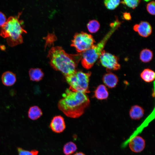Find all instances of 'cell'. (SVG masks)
I'll list each match as a JSON object with an SVG mask.
<instances>
[{
    "label": "cell",
    "mask_w": 155,
    "mask_h": 155,
    "mask_svg": "<svg viewBox=\"0 0 155 155\" xmlns=\"http://www.w3.org/2000/svg\"><path fill=\"white\" fill-rule=\"evenodd\" d=\"M58 102L59 109L67 117L77 118L84 113L90 104L86 94L67 89Z\"/></svg>",
    "instance_id": "1"
},
{
    "label": "cell",
    "mask_w": 155,
    "mask_h": 155,
    "mask_svg": "<svg viewBox=\"0 0 155 155\" xmlns=\"http://www.w3.org/2000/svg\"><path fill=\"white\" fill-rule=\"evenodd\" d=\"M47 57L52 67L61 71L65 76L74 73L79 61L81 53L69 54L59 46H53L49 50Z\"/></svg>",
    "instance_id": "2"
},
{
    "label": "cell",
    "mask_w": 155,
    "mask_h": 155,
    "mask_svg": "<svg viewBox=\"0 0 155 155\" xmlns=\"http://www.w3.org/2000/svg\"><path fill=\"white\" fill-rule=\"evenodd\" d=\"M21 14L19 13L17 16L9 17L1 29L0 35L6 38L7 44L11 47L22 43V35L27 33L23 28V21L19 19Z\"/></svg>",
    "instance_id": "3"
},
{
    "label": "cell",
    "mask_w": 155,
    "mask_h": 155,
    "mask_svg": "<svg viewBox=\"0 0 155 155\" xmlns=\"http://www.w3.org/2000/svg\"><path fill=\"white\" fill-rule=\"evenodd\" d=\"M121 22L117 18L110 24L111 28L102 39L96 44H94L90 48L82 53L81 63L86 69L91 68L99 58L108 40L114 32L119 28Z\"/></svg>",
    "instance_id": "4"
},
{
    "label": "cell",
    "mask_w": 155,
    "mask_h": 155,
    "mask_svg": "<svg viewBox=\"0 0 155 155\" xmlns=\"http://www.w3.org/2000/svg\"><path fill=\"white\" fill-rule=\"evenodd\" d=\"M91 73L76 71L73 74L65 76L66 80L70 86L69 89L76 92L86 94L89 92V83Z\"/></svg>",
    "instance_id": "5"
},
{
    "label": "cell",
    "mask_w": 155,
    "mask_h": 155,
    "mask_svg": "<svg viewBox=\"0 0 155 155\" xmlns=\"http://www.w3.org/2000/svg\"><path fill=\"white\" fill-rule=\"evenodd\" d=\"M95 42L91 34L81 31L75 34L71 46L75 47L79 53H82L90 48Z\"/></svg>",
    "instance_id": "6"
},
{
    "label": "cell",
    "mask_w": 155,
    "mask_h": 155,
    "mask_svg": "<svg viewBox=\"0 0 155 155\" xmlns=\"http://www.w3.org/2000/svg\"><path fill=\"white\" fill-rule=\"evenodd\" d=\"M99 58L101 64L107 70H117L120 69L121 65L118 58L115 55L103 50Z\"/></svg>",
    "instance_id": "7"
},
{
    "label": "cell",
    "mask_w": 155,
    "mask_h": 155,
    "mask_svg": "<svg viewBox=\"0 0 155 155\" xmlns=\"http://www.w3.org/2000/svg\"><path fill=\"white\" fill-rule=\"evenodd\" d=\"M146 146L145 140L141 136L135 135L131 138L129 142V146L133 152L138 153L142 151Z\"/></svg>",
    "instance_id": "8"
},
{
    "label": "cell",
    "mask_w": 155,
    "mask_h": 155,
    "mask_svg": "<svg viewBox=\"0 0 155 155\" xmlns=\"http://www.w3.org/2000/svg\"><path fill=\"white\" fill-rule=\"evenodd\" d=\"M49 126L52 131L56 133L63 132L66 127L64 118L60 115H56L53 117Z\"/></svg>",
    "instance_id": "9"
},
{
    "label": "cell",
    "mask_w": 155,
    "mask_h": 155,
    "mask_svg": "<svg viewBox=\"0 0 155 155\" xmlns=\"http://www.w3.org/2000/svg\"><path fill=\"white\" fill-rule=\"evenodd\" d=\"M133 30L137 32L140 36L147 37L152 32V27L150 24L146 21H141L139 24L135 25Z\"/></svg>",
    "instance_id": "10"
},
{
    "label": "cell",
    "mask_w": 155,
    "mask_h": 155,
    "mask_svg": "<svg viewBox=\"0 0 155 155\" xmlns=\"http://www.w3.org/2000/svg\"><path fill=\"white\" fill-rule=\"evenodd\" d=\"M102 80L104 84L110 88L115 87L119 81L117 76L111 72L105 74L102 77Z\"/></svg>",
    "instance_id": "11"
},
{
    "label": "cell",
    "mask_w": 155,
    "mask_h": 155,
    "mask_svg": "<svg viewBox=\"0 0 155 155\" xmlns=\"http://www.w3.org/2000/svg\"><path fill=\"white\" fill-rule=\"evenodd\" d=\"M3 84L6 86H11L13 85L16 80L15 74L13 72L7 71L4 72L1 77Z\"/></svg>",
    "instance_id": "12"
},
{
    "label": "cell",
    "mask_w": 155,
    "mask_h": 155,
    "mask_svg": "<svg viewBox=\"0 0 155 155\" xmlns=\"http://www.w3.org/2000/svg\"><path fill=\"white\" fill-rule=\"evenodd\" d=\"M144 112V110L142 107L137 105H134L131 107L129 115L131 119L139 120L143 117Z\"/></svg>",
    "instance_id": "13"
},
{
    "label": "cell",
    "mask_w": 155,
    "mask_h": 155,
    "mask_svg": "<svg viewBox=\"0 0 155 155\" xmlns=\"http://www.w3.org/2000/svg\"><path fill=\"white\" fill-rule=\"evenodd\" d=\"M108 94L106 86L103 84H100L95 89L94 96L98 100H102L107 99Z\"/></svg>",
    "instance_id": "14"
},
{
    "label": "cell",
    "mask_w": 155,
    "mask_h": 155,
    "mask_svg": "<svg viewBox=\"0 0 155 155\" xmlns=\"http://www.w3.org/2000/svg\"><path fill=\"white\" fill-rule=\"evenodd\" d=\"M29 75L31 80L38 82L42 79L44 74L40 68H31L29 71Z\"/></svg>",
    "instance_id": "15"
},
{
    "label": "cell",
    "mask_w": 155,
    "mask_h": 155,
    "mask_svg": "<svg viewBox=\"0 0 155 155\" xmlns=\"http://www.w3.org/2000/svg\"><path fill=\"white\" fill-rule=\"evenodd\" d=\"M42 115L41 109L37 106L30 107L28 112V116L31 119L34 120L38 119Z\"/></svg>",
    "instance_id": "16"
},
{
    "label": "cell",
    "mask_w": 155,
    "mask_h": 155,
    "mask_svg": "<svg viewBox=\"0 0 155 155\" xmlns=\"http://www.w3.org/2000/svg\"><path fill=\"white\" fill-rule=\"evenodd\" d=\"M142 79L145 82H150L153 81L155 78V72L152 70L146 68L144 69L140 75Z\"/></svg>",
    "instance_id": "17"
},
{
    "label": "cell",
    "mask_w": 155,
    "mask_h": 155,
    "mask_svg": "<svg viewBox=\"0 0 155 155\" xmlns=\"http://www.w3.org/2000/svg\"><path fill=\"white\" fill-rule=\"evenodd\" d=\"M77 150L76 144L71 141L65 143L63 148V153L65 155H71L74 153Z\"/></svg>",
    "instance_id": "18"
},
{
    "label": "cell",
    "mask_w": 155,
    "mask_h": 155,
    "mask_svg": "<svg viewBox=\"0 0 155 155\" xmlns=\"http://www.w3.org/2000/svg\"><path fill=\"white\" fill-rule=\"evenodd\" d=\"M153 57L152 52L148 49H143L140 52V58L144 63H148L152 59Z\"/></svg>",
    "instance_id": "19"
},
{
    "label": "cell",
    "mask_w": 155,
    "mask_h": 155,
    "mask_svg": "<svg viewBox=\"0 0 155 155\" xmlns=\"http://www.w3.org/2000/svg\"><path fill=\"white\" fill-rule=\"evenodd\" d=\"M87 26L89 32L92 33H95L99 30L100 24L97 20H92L89 22Z\"/></svg>",
    "instance_id": "20"
},
{
    "label": "cell",
    "mask_w": 155,
    "mask_h": 155,
    "mask_svg": "<svg viewBox=\"0 0 155 155\" xmlns=\"http://www.w3.org/2000/svg\"><path fill=\"white\" fill-rule=\"evenodd\" d=\"M120 2L118 0H106L104 1V3L108 9L113 10L119 6Z\"/></svg>",
    "instance_id": "21"
},
{
    "label": "cell",
    "mask_w": 155,
    "mask_h": 155,
    "mask_svg": "<svg viewBox=\"0 0 155 155\" xmlns=\"http://www.w3.org/2000/svg\"><path fill=\"white\" fill-rule=\"evenodd\" d=\"M140 1V0H125L120 3L129 7L134 9L138 6Z\"/></svg>",
    "instance_id": "22"
},
{
    "label": "cell",
    "mask_w": 155,
    "mask_h": 155,
    "mask_svg": "<svg viewBox=\"0 0 155 155\" xmlns=\"http://www.w3.org/2000/svg\"><path fill=\"white\" fill-rule=\"evenodd\" d=\"M18 155H37L38 151L36 150L28 151L24 150L21 148L17 149Z\"/></svg>",
    "instance_id": "23"
},
{
    "label": "cell",
    "mask_w": 155,
    "mask_h": 155,
    "mask_svg": "<svg viewBox=\"0 0 155 155\" xmlns=\"http://www.w3.org/2000/svg\"><path fill=\"white\" fill-rule=\"evenodd\" d=\"M146 9L148 12L151 15H155V2L152 1L149 3L147 5Z\"/></svg>",
    "instance_id": "24"
},
{
    "label": "cell",
    "mask_w": 155,
    "mask_h": 155,
    "mask_svg": "<svg viewBox=\"0 0 155 155\" xmlns=\"http://www.w3.org/2000/svg\"><path fill=\"white\" fill-rule=\"evenodd\" d=\"M7 20L5 16L1 12H0V27H2L5 24Z\"/></svg>",
    "instance_id": "25"
},
{
    "label": "cell",
    "mask_w": 155,
    "mask_h": 155,
    "mask_svg": "<svg viewBox=\"0 0 155 155\" xmlns=\"http://www.w3.org/2000/svg\"><path fill=\"white\" fill-rule=\"evenodd\" d=\"M123 17L126 20H131V15L129 13L125 12L123 13Z\"/></svg>",
    "instance_id": "26"
},
{
    "label": "cell",
    "mask_w": 155,
    "mask_h": 155,
    "mask_svg": "<svg viewBox=\"0 0 155 155\" xmlns=\"http://www.w3.org/2000/svg\"><path fill=\"white\" fill-rule=\"evenodd\" d=\"M73 155H86L84 153L82 152H78L74 154Z\"/></svg>",
    "instance_id": "27"
}]
</instances>
